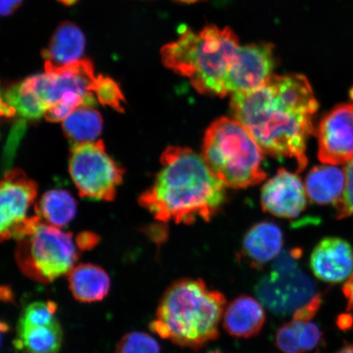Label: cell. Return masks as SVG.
Segmentation results:
<instances>
[{"label":"cell","mask_w":353,"mask_h":353,"mask_svg":"<svg viewBox=\"0 0 353 353\" xmlns=\"http://www.w3.org/2000/svg\"><path fill=\"white\" fill-rule=\"evenodd\" d=\"M319 107L310 83L299 74L272 76L257 90L232 95L230 103L232 116L263 153L294 160L298 173L307 164V142Z\"/></svg>","instance_id":"cell-1"},{"label":"cell","mask_w":353,"mask_h":353,"mask_svg":"<svg viewBox=\"0 0 353 353\" xmlns=\"http://www.w3.org/2000/svg\"><path fill=\"white\" fill-rule=\"evenodd\" d=\"M161 169L139 202L162 223L209 222L226 201V186L192 149L169 147L161 157Z\"/></svg>","instance_id":"cell-2"},{"label":"cell","mask_w":353,"mask_h":353,"mask_svg":"<svg viewBox=\"0 0 353 353\" xmlns=\"http://www.w3.org/2000/svg\"><path fill=\"white\" fill-rule=\"evenodd\" d=\"M227 300L201 279H181L167 289L150 325L152 332L176 345L199 350L219 336Z\"/></svg>","instance_id":"cell-3"},{"label":"cell","mask_w":353,"mask_h":353,"mask_svg":"<svg viewBox=\"0 0 353 353\" xmlns=\"http://www.w3.org/2000/svg\"><path fill=\"white\" fill-rule=\"evenodd\" d=\"M240 48L230 28L210 25L199 33L183 28L179 38L163 47L161 54L165 68L189 79L197 92L223 98L225 79Z\"/></svg>","instance_id":"cell-4"},{"label":"cell","mask_w":353,"mask_h":353,"mask_svg":"<svg viewBox=\"0 0 353 353\" xmlns=\"http://www.w3.org/2000/svg\"><path fill=\"white\" fill-rule=\"evenodd\" d=\"M263 152L235 119L222 117L207 130L202 148L210 170L225 186L246 188L266 179Z\"/></svg>","instance_id":"cell-5"},{"label":"cell","mask_w":353,"mask_h":353,"mask_svg":"<svg viewBox=\"0 0 353 353\" xmlns=\"http://www.w3.org/2000/svg\"><path fill=\"white\" fill-rule=\"evenodd\" d=\"M46 72L26 79L13 90V103L21 117L38 119L69 94H79L96 103L97 77L90 60L64 65L44 64Z\"/></svg>","instance_id":"cell-6"},{"label":"cell","mask_w":353,"mask_h":353,"mask_svg":"<svg viewBox=\"0 0 353 353\" xmlns=\"http://www.w3.org/2000/svg\"><path fill=\"white\" fill-rule=\"evenodd\" d=\"M19 241L17 263L21 271L35 281L50 283L69 274L77 262L79 254L72 234L39 217Z\"/></svg>","instance_id":"cell-7"},{"label":"cell","mask_w":353,"mask_h":353,"mask_svg":"<svg viewBox=\"0 0 353 353\" xmlns=\"http://www.w3.org/2000/svg\"><path fill=\"white\" fill-rule=\"evenodd\" d=\"M300 256V250L281 255L255 285L260 302L276 316L294 314L316 294L314 282L299 268Z\"/></svg>","instance_id":"cell-8"},{"label":"cell","mask_w":353,"mask_h":353,"mask_svg":"<svg viewBox=\"0 0 353 353\" xmlns=\"http://www.w3.org/2000/svg\"><path fill=\"white\" fill-rule=\"evenodd\" d=\"M69 172L79 196L105 201L116 197L123 174L101 140L74 143L70 151Z\"/></svg>","instance_id":"cell-9"},{"label":"cell","mask_w":353,"mask_h":353,"mask_svg":"<svg viewBox=\"0 0 353 353\" xmlns=\"http://www.w3.org/2000/svg\"><path fill=\"white\" fill-rule=\"evenodd\" d=\"M38 193L37 184L21 170L8 171L0 188L1 201V241L21 239L28 228L30 217L28 212L33 205Z\"/></svg>","instance_id":"cell-10"},{"label":"cell","mask_w":353,"mask_h":353,"mask_svg":"<svg viewBox=\"0 0 353 353\" xmlns=\"http://www.w3.org/2000/svg\"><path fill=\"white\" fill-rule=\"evenodd\" d=\"M274 46L259 43L241 47L225 79L227 95L248 92L262 87L273 76Z\"/></svg>","instance_id":"cell-11"},{"label":"cell","mask_w":353,"mask_h":353,"mask_svg":"<svg viewBox=\"0 0 353 353\" xmlns=\"http://www.w3.org/2000/svg\"><path fill=\"white\" fill-rule=\"evenodd\" d=\"M319 158L339 165L353 159V104H341L322 119L316 132Z\"/></svg>","instance_id":"cell-12"},{"label":"cell","mask_w":353,"mask_h":353,"mask_svg":"<svg viewBox=\"0 0 353 353\" xmlns=\"http://www.w3.org/2000/svg\"><path fill=\"white\" fill-rule=\"evenodd\" d=\"M306 193L305 186L296 174L281 169L262 189L263 209L276 217L296 218L306 208Z\"/></svg>","instance_id":"cell-13"},{"label":"cell","mask_w":353,"mask_h":353,"mask_svg":"<svg viewBox=\"0 0 353 353\" xmlns=\"http://www.w3.org/2000/svg\"><path fill=\"white\" fill-rule=\"evenodd\" d=\"M310 268L316 278L326 283L347 281L353 273V250L339 237H326L313 250Z\"/></svg>","instance_id":"cell-14"},{"label":"cell","mask_w":353,"mask_h":353,"mask_svg":"<svg viewBox=\"0 0 353 353\" xmlns=\"http://www.w3.org/2000/svg\"><path fill=\"white\" fill-rule=\"evenodd\" d=\"M223 328L231 336L248 339L262 330L266 313L261 303L241 294L228 304L223 313Z\"/></svg>","instance_id":"cell-15"},{"label":"cell","mask_w":353,"mask_h":353,"mask_svg":"<svg viewBox=\"0 0 353 353\" xmlns=\"http://www.w3.org/2000/svg\"><path fill=\"white\" fill-rule=\"evenodd\" d=\"M283 246V235L274 223H259L243 240L241 255L251 267L261 268L277 257Z\"/></svg>","instance_id":"cell-16"},{"label":"cell","mask_w":353,"mask_h":353,"mask_svg":"<svg viewBox=\"0 0 353 353\" xmlns=\"http://www.w3.org/2000/svg\"><path fill=\"white\" fill-rule=\"evenodd\" d=\"M345 185V171L335 165H320L309 172L305 188L312 202L336 205L341 200Z\"/></svg>","instance_id":"cell-17"},{"label":"cell","mask_w":353,"mask_h":353,"mask_svg":"<svg viewBox=\"0 0 353 353\" xmlns=\"http://www.w3.org/2000/svg\"><path fill=\"white\" fill-rule=\"evenodd\" d=\"M85 48V38L81 30L72 22L65 21L55 30L43 57L52 65H68L81 60Z\"/></svg>","instance_id":"cell-18"},{"label":"cell","mask_w":353,"mask_h":353,"mask_svg":"<svg viewBox=\"0 0 353 353\" xmlns=\"http://www.w3.org/2000/svg\"><path fill=\"white\" fill-rule=\"evenodd\" d=\"M70 290L79 302L101 301L109 293L110 280L103 268L96 265L79 264L68 276Z\"/></svg>","instance_id":"cell-19"},{"label":"cell","mask_w":353,"mask_h":353,"mask_svg":"<svg viewBox=\"0 0 353 353\" xmlns=\"http://www.w3.org/2000/svg\"><path fill=\"white\" fill-rule=\"evenodd\" d=\"M35 214L43 222L56 228H63L72 221L77 213V202L64 190H51L44 193L34 205Z\"/></svg>","instance_id":"cell-20"},{"label":"cell","mask_w":353,"mask_h":353,"mask_svg":"<svg viewBox=\"0 0 353 353\" xmlns=\"http://www.w3.org/2000/svg\"><path fill=\"white\" fill-rule=\"evenodd\" d=\"M63 343V331L59 321L48 326L19 327L14 346L28 353H57Z\"/></svg>","instance_id":"cell-21"},{"label":"cell","mask_w":353,"mask_h":353,"mask_svg":"<svg viewBox=\"0 0 353 353\" xmlns=\"http://www.w3.org/2000/svg\"><path fill=\"white\" fill-rule=\"evenodd\" d=\"M63 128L74 144L95 142L103 130V119L92 107H82L65 119Z\"/></svg>","instance_id":"cell-22"},{"label":"cell","mask_w":353,"mask_h":353,"mask_svg":"<svg viewBox=\"0 0 353 353\" xmlns=\"http://www.w3.org/2000/svg\"><path fill=\"white\" fill-rule=\"evenodd\" d=\"M57 306L54 302H37L25 309L19 322V327H37L57 323L54 316Z\"/></svg>","instance_id":"cell-23"},{"label":"cell","mask_w":353,"mask_h":353,"mask_svg":"<svg viewBox=\"0 0 353 353\" xmlns=\"http://www.w3.org/2000/svg\"><path fill=\"white\" fill-rule=\"evenodd\" d=\"M116 353H161L156 339L145 333H130L118 343Z\"/></svg>","instance_id":"cell-24"},{"label":"cell","mask_w":353,"mask_h":353,"mask_svg":"<svg viewBox=\"0 0 353 353\" xmlns=\"http://www.w3.org/2000/svg\"><path fill=\"white\" fill-rule=\"evenodd\" d=\"M94 94L100 103L123 112L121 101H125L120 87L113 79L103 76L97 77Z\"/></svg>","instance_id":"cell-25"},{"label":"cell","mask_w":353,"mask_h":353,"mask_svg":"<svg viewBox=\"0 0 353 353\" xmlns=\"http://www.w3.org/2000/svg\"><path fill=\"white\" fill-rule=\"evenodd\" d=\"M292 321L296 326L300 347L303 353L311 352L320 347L322 332L319 325L311 321Z\"/></svg>","instance_id":"cell-26"},{"label":"cell","mask_w":353,"mask_h":353,"mask_svg":"<svg viewBox=\"0 0 353 353\" xmlns=\"http://www.w3.org/2000/svg\"><path fill=\"white\" fill-rule=\"evenodd\" d=\"M276 346L283 353H303L299 341L296 326L291 321L276 331Z\"/></svg>","instance_id":"cell-27"},{"label":"cell","mask_w":353,"mask_h":353,"mask_svg":"<svg viewBox=\"0 0 353 353\" xmlns=\"http://www.w3.org/2000/svg\"><path fill=\"white\" fill-rule=\"evenodd\" d=\"M346 185L343 195L336 206V216L339 219L353 215V159L345 168Z\"/></svg>","instance_id":"cell-28"},{"label":"cell","mask_w":353,"mask_h":353,"mask_svg":"<svg viewBox=\"0 0 353 353\" xmlns=\"http://www.w3.org/2000/svg\"><path fill=\"white\" fill-rule=\"evenodd\" d=\"M322 296H323V294H316L310 301L304 304L301 307H299L298 310L294 312L293 320L310 321L314 319L316 313L319 311L322 301H323Z\"/></svg>","instance_id":"cell-29"},{"label":"cell","mask_w":353,"mask_h":353,"mask_svg":"<svg viewBox=\"0 0 353 353\" xmlns=\"http://www.w3.org/2000/svg\"><path fill=\"white\" fill-rule=\"evenodd\" d=\"M343 294L347 300V310H353V273L343 285Z\"/></svg>","instance_id":"cell-30"},{"label":"cell","mask_w":353,"mask_h":353,"mask_svg":"<svg viewBox=\"0 0 353 353\" xmlns=\"http://www.w3.org/2000/svg\"><path fill=\"white\" fill-rule=\"evenodd\" d=\"M22 0H1L0 12L3 16L12 14L19 7Z\"/></svg>","instance_id":"cell-31"},{"label":"cell","mask_w":353,"mask_h":353,"mask_svg":"<svg viewBox=\"0 0 353 353\" xmlns=\"http://www.w3.org/2000/svg\"><path fill=\"white\" fill-rule=\"evenodd\" d=\"M98 239L94 236L83 235L78 238L77 244L79 249L87 250L90 249L97 244Z\"/></svg>","instance_id":"cell-32"},{"label":"cell","mask_w":353,"mask_h":353,"mask_svg":"<svg viewBox=\"0 0 353 353\" xmlns=\"http://www.w3.org/2000/svg\"><path fill=\"white\" fill-rule=\"evenodd\" d=\"M1 299L3 301L10 302L12 301L13 294L10 287L2 286L1 287Z\"/></svg>","instance_id":"cell-33"},{"label":"cell","mask_w":353,"mask_h":353,"mask_svg":"<svg viewBox=\"0 0 353 353\" xmlns=\"http://www.w3.org/2000/svg\"><path fill=\"white\" fill-rule=\"evenodd\" d=\"M352 319H347V316H341L339 317L338 325L339 328L341 329H347L350 328L352 325Z\"/></svg>","instance_id":"cell-34"},{"label":"cell","mask_w":353,"mask_h":353,"mask_svg":"<svg viewBox=\"0 0 353 353\" xmlns=\"http://www.w3.org/2000/svg\"><path fill=\"white\" fill-rule=\"evenodd\" d=\"M337 353H353V344L343 347Z\"/></svg>","instance_id":"cell-35"},{"label":"cell","mask_w":353,"mask_h":353,"mask_svg":"<svg viewBox=\"0 0 353 353\" xmlns=\"http://www.w3.org/2000/svg\"><path fill=\"white\" fill-rule=\"evenodd\" d=\"M8 330H10V327H8V325L7 324L4 323L3 321H2V323H1L2 333H3L4 331H8Z\"/></svg>","instance_id":"cell-36"},{"label":"cell","mask_w":353,"mask_h":353,"mask_svg":"<svg viewBox=\"0 0 353 353\" xmlns=\"http://www.w3.org/2000/svg\"><path fill=\"white\" fill-rule=\"evenodd\" d=\"M179 1L183 2V3H192L198 2L199 0H179Z\"/></svg>","instance_id":"cell-37"},{"label":"cell","mask_w":353,"mask_h":353,"mask_svg":"<svg viewBox=\"0 0 353 353\" xmlns=\"http://www.w3.org/2000/svg\"><path fill=\"white\" fill-rule=\"evenodd\" d=\"M66 4H72L77 1V0H61Z\"/></svg>","instance_id":"cell-38"},{"label":"cell","mask_w":353,"mask_h":353,"mask_svg":"<svg viewBox=\"0 0 353 353\" xmlns=\"http://www.w3.org/2000/svg\"><path fill=\"white\" fill-rule=\"evenodd\" d=\"M350 98L353 100V86L352 87L350 92Z\"/></svg>","instance_id":"cell-39"},{"label":"cell","mask_w":353,"mask_h":353,"mask_svg":"<svg viewBox=\"0 0 353 353\" xmlns=\"http://www.w3.org/2000/svg\"><path fill=\"white\" fill-rule=\"evenodd\" d=\"M207 353H224V352H221L219 350H214V351H210V352H207Z\"/></svg>","instance_id":"cell-40"}]
</instances>
